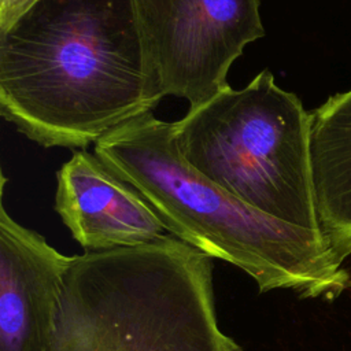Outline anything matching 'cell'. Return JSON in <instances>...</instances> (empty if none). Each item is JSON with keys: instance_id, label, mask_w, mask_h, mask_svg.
I'll return each instance as SVG.
<instances>
[{"instance_id": "obj_7", "label": "cell", "mask_w": 351, "mask_h": 351, "mask_svg": "<svg viewBox=\"0 0 351 351\" xmlns=\"http://www.w3.org/2000/svg\"><path fill=\"white\" fill-rule=\"evenodd\" d=\"M56 180L55 210L85 251L136 247L169 233L148 202L95 152L74 151Z\"/></svg>"}, {"instance_id": "obj_8", "label": "cell", "mask_w": 351, "mask_h": 351, "mask_svg": "<svg viewBox=\"0 0 351 351\" xmlns=\"http://www.w3.org/2000/svg\"><path fill=\"white\" fill-rule=\"evenodd\" d=\"M311 112V169L317 214L341 266L351 255V89Z\"/></svg>"}, {"instance_id": "obj_2", "label": "cell", "mask_w": 351, "mask_h": 351, "mask_svg": "<svg viewBox=\"0 0 351 351\" xmlns=\"http://www.w3.org/2000/svg\"><path fill=\"white\" fill-rule=\"evenodd\" d=\"M93 152L148 202L170 234L239 267L259 293L333 299L348 287L322 233L271 218L193 169L177 148L174 122L141 114L97 140Z\"/></svg>"}, {"instance_id": "obj_3", "label": "cell", "mask_w": 351, "mask_h": 351, "mask_svg": "<svg viewBox=\"0 0 351 351\" xmlns=\"http://www.w3.org/2000/svg\"><path fill=\"white\" fill-rule=\"evenodd\" d=\"M47 351H244L218 324L213 258L167 233L73 255Z\"/></svg>"}, {"instance_id": "obj_5", "label": "cell", "mask_w": 351, "mask_h": 351, "mask_svg": "<svg viewBox=\"0 0 351 351\" xmlns=\"http://www.w3.org/2000/svg\"><path fill=\"white\" fill-rule=\"evenodd\" d=\"M158 93L199 107L228 89V71L265 36L261 0H136Z\"/></svg>"}, {"instance_id": "obj_1", "label": "cell", "mask_w": 351, "mask_h": 351, "mask_svg": "<svg viewBox=\"0 0 351 351\" xmlns=\"http://www.w3.org/2000/svg\"><path fill=\"white\" fill-rule=\"evenodd\" d=\"M160 100L136 0H36L0 30V114L40 145L84 149Z\"/></svg>"}, {"instance_id": "obj_6", "label": "cell", "mask_w": 351, "mask_h": 351, "mask_svg": "<svg viewBox=\"0 0 351 351\" xmlns=\"http://www.w3.org/2000/svg\"><path fill=\"white\" fill-rule=\"evenodd\" d=\"M0 204V351H47L73 256L18 223Z\"/></svg>"}, {"instance_id": "obj_9", "label": "cell", "mask_w": 351, "mask_h": 351, "mask_svg": "<svg viewBox=\"0 0 351 351\" xmlns=\"http://www.w3.org/2000/svg\"><path fill=\"white\" fill-rule=\"evenodd\" d=\"M36 0H0V30L7 29Z\"/></svg>"}, {"instance_id": "obj_4", "label": "cell", "mask_w": 351, "mask_h": 351, "mask_svg": "<svg viewBox=\"0 0 351 351\" xmlns=\"http://www.w3.org/2000/svg\"><path fill=\"white\" fill-rule=\"evenodd\" d=\"M174 128L181 156L213 182L271 218L322 233L311 169V112L267 69L244 88L229 86L189 108Z\"/></svg>"}]
</instances>
